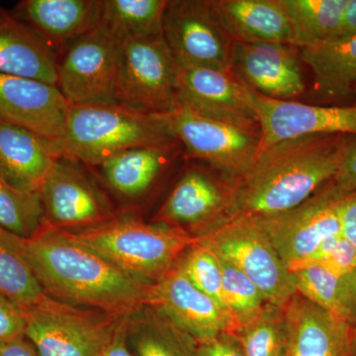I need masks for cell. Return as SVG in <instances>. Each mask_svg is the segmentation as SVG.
Listing matches in <instances>:
<instances>
[{
    "mask_svg": "<svg viewBox=\"0 0 356 356\" xmlns=\"http://www.w3.org/2000/svg\"><path fill=\"white\" fill-rule=\"evenodd\" d=\"M353 95L356 96V86H355V88H353Z\"/></svg>",
    "mask_w": 356,
    "mask_h": 356,
    "instance_id": "cell-45",
    "label": "cell"
},
{
    "mask_svg": "<svg viewBox=\"0 0 356 356\" xmlns=\"http://www.w3.org/2000/svg\"><path fill=\"white\" fill-rule=\"evenodd\" d=\"M120 43L100 27L58 58L57 86L70 105L116 102Z\"/></svg>",
    "mask_w": 356,
    "mask_h": 356,
    "instance_id": "cell-13",
    "label": "cell"
},
{
    "mask_svg": "<svg viewBox=\"0 0 356 356\" xmlns=\"http://www.w3.org/2000/svg\"><path fill=\"white\" fill-rule=\"evenodd\" d=\"M126 339L134 356H198L197 341L149 306L126 317Z\"/></svg>",
    "mask_w": 356,
    "mask_h": 356,
    "instance_id": "cell-26",
    "label": "cell"
},
{
    "mask_svg": "<svg viewBox=\"0 0 356 356\" xmlns=\"http://www.w3.org/2000/svg\"><path fill=\"white\" fill-rule=\"evenodd\" d=\"M178 65L163 35L120 42L116 102L154 115L172 113L178 99Z\"/></svg>",
    "mask_w": 356,
    "mask_h": 356,
    "instance_id": "cell-7",
    "label": "cell"
},
{
    "mask_svg": "<svg viewBox=\"0 0 356 356\" xmlns=\"http://www.w3.org/2000/svg\"><path fill=\"white\" fill-rule=\"evenodd\" d=\"M70 233L129 275L151 285L198 241L180 229L147 224L134 213H119L100 226Z\"/></svg>",
    "mask_w": 356,
    "mask_h": 356,
    "instance_id": "cell-4",
    "label": "cell"
},
{
    "mask_svg": "<svg viewBox=\"0 0 356 356\" xmlns=\"http://www.w3.org/2000/svg\"><path fill=\"white\" fill-rule=\"evenodd\" d=\"M233 41L296 47L289 16L280 0H211Z\"/></svg>",
    "mask_w": 356,
    "mask_h": 356,
    "instance_id": "cell-23",
    "label": "cell"
},
{
    "mask_svg": "<svg viewBox=\"0 0 356 356\" xmlns=\"http://www.w3.org/2000/svg\"><path fill=\"white\" fill-rule=\"evenodd\" d=\"M177 266L199 290L215 300L227 312L222 297V268L212 250L197 241L185 250Z\"/></svg>",
    "mask_w": 356,
    "mask_h": 356,
    "instance_id": "cell-34",
    "label": "cell"
},
{
    "mask_svg": "<svg viewBox=\"0 0 356 356\" xmlns=\"http://www.w3.org/2000/svg\"><path fill=\"white\" fill-rule=\"evenodd\" d=\"M350 138L308 136L262 149L250 172L238 180L231 219L273 216L305 202L336 177Z\"/></svg>",
    "mask_w": 356,
    "mask_h": 356,
    "instance_id": "cell-2",
    "label": "cell"
},
{
    "mask_svg": "<svg viewBox=\"0 0 356 356\" xmlns=\"http://www.w3.org/2000/svg\"><path fill=\"white\" fill-rule=\"evenodd\" d=\"M291 21L296 47L339 38L348 0H280Z\"/></svg>",
    "mask_w": 356,
    "mask_h": 356,
    "instance_id": "cell-28",
    "label": "cell"
},
{
    "mask_svg": "<svg viewBox=\"0 0 356 356\" xmlns=\"http://www.w3.org/2000/svg\"><path fill=\"white\" fill-rule=\"evenodd\" d=\"M197 353L198 356H245L242 344L232 332L197 341Z\"/></svg>",
    "mask_w": 356,
    "mask_h": 356,
    "instance_id": "cell-37",
    "label": "cell"
},
{
    "mask_svg": "<svg viewBox=\"0 0 356 356\" xmlns=\"http://www.w3.org/2000/svg\"><path fill=\"white\" fill-rule=\"evenodd\" d=\"M0 356H40L33 344L24 339L0 344Z\"/></svg>",
    "mask_w": 356,
    "mask_h": 356,
    "instance_id": "cell-42",
    "label": "cell"
},
{
    "mask_svg": "<svg viewBox=\"0 0 356 356\" xmlns=\"http://www.w3.org/2000/svg\"><path fill=\"white\" fill-rule=\"evenodd\" d=\"M58 60L34 32L14 17L0 13V74L44 83L58 81Z\"/></svg>",
    "mask_w": 356,
    "mask_h": 356,
    "instance_id": "cell-25",
    "label": "cell"
},
{
    "mask_svg": "<svg viewBox=\"0 0 356 356\" xmlns=\"http://www.w3.org/2000/svg\"><path fill=\"white\" fill-rule=\"evenodd\" d=\"M341 234L356 248V189L343 193L341 201Z\"/></svg>",
    "mask_w": 356,
    "mask_h": 356,
    "instance_id": "cell-40",
    "label": "cell"
},
{
    "mask_svg": "<svg viewBox=\"0 0 356 356\" xmlns=\"http://www.w3.org/2000/svg\"><path fill=\"white\" fill-rule=\"evenodd\" d=\"M91 173L83 163L60 154L40 189L44 222L79 232L105 224L119 214Z\"/></svg>",
    "mask_w": 356,
    "mask_h": 356,
    "instance_id": "cell-10",
    "label": "cell"
},
{
    "mask_svg": "<svg viewBox=\"0 0 356 356\" xmlns=\"http://www.w3.org/2000/svg\"><path fill=\"white\" fill-rule=\"evenodd\" d=\"M0 294L24 311L46 298L31 267L14 243L13 234L0 228Z\"/></svg>",
    "mask_w": 356,
    "mask_h": 356,
    "instance_id": "cell-29",
    "label": "cell"
},
{
    "mask_svg": "<svg viewBox=\"0 0 356 356\" xmlns=\"http://www.w3.org/2000/svg\"><path fill=\"white\" fill-rule=\"evenodd\" d=\"M161 33L178 67L231 70L233 39L211 0H168Z\"/></svg>",
    "mask_w": 356,
    "mask_h": 356,
    "instance_id": "cell-11",
    "label": "cell"
},
{
    "mask_svg": "<svg viewBox=\"0 0 356 356\" xmlns=\"http://www.w3.org/2000/svg\"><path fill=\"white\" fill-rule=\"evenodd\" d=\"M198 241L242 271L269 304L284 307L296 294L294 275L255 218H233Z\"/></svg>",
    "mask_w": 356,
    "mask_h": 356,
    "instance_id": "cell-5",
    "label": "cell"
},
{
    "mask_svg": "<svg viewBox=\"0 0 356 356\" xmlns=\"http://www.w3.org/2000/svg\"><path fill=\"white\" fill-rule=\"evenodd\" d=\"M60 156L55 143L28 129L0 120V175L15 188L39 194Z\"/></svg>",
    "mask_w": 356,
    "mask_h": 356,
    "instance_id": "cell-22",
    "label": "cell"
},
{
    "mask_svg": "<svg viewBox=\"0 0 356 356\" xmlns=\"http://www.w3.org/2000/svg\"><path fill=\"white\" fill-rule=\"evenodd\" d=\"M292 273L298 294L346 322V314L339 298L341 276L316 264L299 267Z\"/></svg>",
    "mask_w": 356,
    "mask_h": 356,
    "instance_id": "cell-33",
    "label": "cell"
},
{
    "mask_svg": "<svg viewBox=\"0 0 356 356\" xmlns=\"http://www.w3.org/2000/svg\"><path fill=\"white\" fill-rule=\"evenodd\" d=\"M238 180L220 179L201 166L189 165L177 180L153 222L201 238L232 217Z\"/></svg>",
    "mask_w": 356,
    "mask_h": 356,
    "instance_id": "cell-12",
    "label": "cell"
},
{
    "mask_svg": "<svg viewBox=\"0 0 356 356\" xmlns=\"http://www.w3.org/2000/svg\"><path fill=\"white\" fill-rule=\"evenodd\" d=\"M44 222L40 194L21 191L0 175V228L29 238Z\"/></svg>",
    "mask_w": 356,
    "mask_h": 356,
    "instance_id": "cell-32",
    "label": "cell"
},
{
    "mask_svg": "<svg viewBox=\"0 0 356 356\" xmlns=\"http://www.w3.org/2000/svg\"><path fill=\"white\" fill-rule=\"evenodd\" d=\"M353 35H356V0H348L339 38L353 36Z\"/></svg>",
    "mask_w": 356,
    "mask_h": 356,
    "instance_id": "cell-43",
    "label": "cell"
},
{
    "mask_svg": "<svg viewBox=\"0 0 356 356\" xmlns=\"http://www.w3.org/2000/svg\"><path fill=\"white\" fill-rule=\"evenodd\" d=\"M334 184L343 193L356 189V137L350 136L343 163L334 178Z\"/></svg>",
    "mask_w": 356,
    "mask_h": 356,
    "instance_id": "cell-38",
    "label": "cell"
},
{
    "mask_svg": "<svg viewBox=\"0 0 356 356\" xmlns=\"http://www.w3.org/2000/svg\"><path fill=\"white\" fill-rule=\"evenodd\" d=\"M25 312V337L40 356H102L121 318L49 296Z\"/></svg>",
    "mask_w": 356,
    "mask_h": 356,
    "instance_id": "cell-8",
    "label": "cell"
},
{
    "mask_svg": "<svg viewBox=\"0 0 356 356\" xmlns=\"http://www.w3.org/2000/svg\"><path fill=\"white\" fill-rule=\"evenodd\" d=\"M181 145L128 149L89 168L119 200L135 209L181 153Z\"/></svg>",
    "mask_w": 356,
    "mask_h": 356,
    "instance_id": "cell-21",
    "label": "cell"
},
{
    "mask_svg": "<svg viewBox=\"0 0 356 356\" xmlns=\"http://www.w3.org/2000/svg\"><path fill=\"white\" fill-rule=\"evenodd\" d=\"M70 108L55 84L0 74V120L28 129L57 145Z\"/></svg>",
    "mask_w": 356,
    "mask_h": 356,
    "instance_id": "cell-18",
    "label": "cell"
},
{
    "mask_svg": "<svg viewBox=\"0 0 356 356\" xmlns=\"http://www.w3.org/2000/svg\"><path fill=\"white\" fill-rule=\"evenodd\" d=\"M13 240L51 299L116 318L149 306L151 284L129 275L70 232L44 222L31 238L13 235Z\"/></svg>",
    "mask_w": 356,
    "mask_h": 356,
    "instance_id": "cell-1",
    "label": "cell"
},
{
    "mask_svg": "<svg viewBox=\"0 0 356 356\" xmlns=\"http://www.w3.org/2000/svg\"><path fill=\"white\" fill-rule=\"evenodd\" d=\"M217 257L222 268L225 307L233 323L234 334L269 303L264 293L242 271L220 255Z\"/></svg>",
    "mask_w": 356,
    "mask_h": 356,
    "instance_id": "cell-31",
    "label": "cell"
},
{
    "mask_svg": "<svg viewBox=\"0 0 356 356\" xmlns=\"http://www.w3.org/2000/svg\"><path fill=\"white\" fill-rule=\"evenodd\" d=\"M231 72L266 97L294 100L305 92L298 54L287 44L233 41Z\"/></svg>",
    "mask_w": 356,
    "mask_h": 356,
    "instance_id": "cell-16",
    "label": "cell"
},
{
    "mask_svg": "<svg viewBox=\"0 0 356 356\" xmlns=\"http://www.w3.org/2000/svg\"><path fill=\"white\" fill-rule=\"evenodd\" d=\"M343 195L331 180L291 210L255 218L291 273L308 264L325 241L341 235Z\"/></svg>",
    "mask_w": 356,
    "mask_h": 356,
    "instance_id": "cell-9",
    "label": "cell"
},
{
    "mask_svg": "<svg viewBox=\"0 0 356 356\" xmlns=\"http://www.w3.org/2000/svg\"><path fill=\"white\" fill-rule=\"evenodd\" d=\"M179 144L159 115L119 102L70 105L57 147L62 156L95 168L122 152Z\"/></svg>",
    "mask_w": 356,
    "mask_h": 356,
    "instance_id": "cell-3",
    "label": "cell"
},
{
    "mask_svg": "<svg viewBox=\"0 0 356 356\" xmlns=\"http://www.w3.org/2000/svg\"><path fill=\"white\" fill-rule=\"evenodd\" d=\"M250 98L259 120L261 151L308 136L343 134L356 137V103L306 104L295 100L273 99L252 89Z\"/></svg>",
    "mask_w": 356,
    "mask_h": 356,
    "instance_id": "cell-14",
    "label": "cell"
},
{
    "mask_svg": "<svg viewBox=\"0 0 356 356\" xmlns=\"http://www.w3.org/2000/svg\"><path fill=\"white\" fill-rule=\"evenodd\" d=\"M313 74V92L321 102L344 105L356 86V35L301 49Z\"/></svg>",
    "mask_w": 356,
    "mask_h": 356,
    "instance_id": "cell-24",
    "label": "cell"
},
{
    "mask_svg": "<svg viewBox=\"0 0 356 356\" xmlns=\"http://www.w3.org/2000/svg\"><path fill=\"white\" fill-rule=\"evenodd\" d=\"M159 116L170 126L187 159L202 161L229 179H243L261 153L259 127L213 120L182 106Z\"/></svg>",
    "mask_w": 356,
    "mask_h": 356,
    "instance_id": "cell-6",
    "label": "cell"
},
{
    "mask_svg": "<svg viewBox=\"0 0 356 356\" xmlns=\"http://www.w3.org/2000/svg\"><path fill=\"white\" fill-rule=\"evenodd\" d=\"M320 264L341 276L356 267V248L343 234L325 241L307 264ZM306 266V264H305Z\"/></svg>",
    "mask_w": 356,
    "mask_h": 356,
    "instance_id": "cell-35",
    "label": "cell"
},
{
    "mask_svg": "<svg viewBox=\"0 0 356 356\" xmlns=\"http://www.w3.org/2000/svg\"><path fill=\"white\" fill-rule=\"evenodd\" d=\"M26 312L0 294V344L24 339Z\"/></svg>",
    "mask_w": 356,
    "mask_h": 356,
    "instance_id": "cell-36",
    "label": "cell"
},
{
    "mask_svg": "<svg viewBox=\"0 0 356 356\" xmlns=\"http://www.w3.org/2000/svg\"><path fill=\"white\" fill-rule=\"evenodd\" d=\"M149 306L170 318L196 341L232 332L229 314L215 300L199 290L179 267L175 266L154 283Z\"/></svg>",
    "mask_w": 356,
    "mask_h": 356,
    "instance_id": "cell-17",
    "label": "cell"
},
{
    "mask_svg": "<svg viewBox=\"0 0 356 356\" xmlns=\"http://www.w3.org/2000/svg\"><path fill=\"white\" fill-rule=\"evenodd\" d=\"M351 334H353V346L355 355L356 356V327L351 329Z\"/></svg>",
    "mask_w": 356,
    "mask_h": 356,
    "instance_id": "cell-44",
    "label": "cell"
},
{
    "mask_svg": "<svg viewBox=\"0 0 356 356\" xmlns=\"http://www.w3.org/2000/svg\"><path fill=\"white\" fill-rule=\"evenodd\" d=\"M168 0H100L98 27L120 43L163 35Z\"/></svg>",
    "mask_w": 356,
    "mask_h": 356,
    "instance_id": "cell-27",
    "label": "cell"
},
{
    "mask_svg": "<svg viewBox=\"0 0 356 356\" xmlns=\"http://www.w3.org/2000/svg\"><path fill=\"white\" fill-rule=\"evenodd\" d=\"M339 298L346 322L351 327H356V267L339 278Z\"/></svg>",
    "mask_w": 356,
    "mask_h": 356,
    "instance_id": "cell-39",
    "label": "cell"
},
{
    "mask_svg": "<svg viewBox=\"0 0 356 356\" xmlns=\"http://www.w3.org/2000/svg\"><path fill=\"white\" fill-rule=\"evenodd\" d=\"M180 106L194 113L245 128L259 127L250 89L231 72L178 67Z\"/></svg>",
    "mask_w": 356,
    "mask_h": 356,
    "instance_id": "cell-15",
    "label": "cell"
},
{
    "mask_svg": "<svg viewBox=\"0 0 356 356\" xmlns=\"http://www.w3.org/2000/svg\"><path fill=\"white\" fill-rule=\"evenodd\" d=\"M11 13L58 60L70 44L98 27L100 0H22Z\"/></svg>",
    "mask_w": 356,
    "mask_h": 356,
    "instance_id": "cell-19",
    "label": "cell"
},
{
    "mask_svg": "<svg viewBox=\"0 0 356 356\" xmlns=\"http://www.w3.org/2000/svg\"><path fill=\"white\" fill-rule=\"evenodd\" d=\"M102 356H134L126 339V317L117 321Z\"/></svg>",
    "mask_w": 356,
    "mask_h": 356,
    "instance_id": "cell-41",
    "label": "cell"
},
{
    "mask_svg": "<svg viewBox=\"0 0 356 356\" xmlns=\"http://www.w3.org/2000/svg\"><path fill=\"white\" fill-rule=\"evenodd\" d=\"M286 356H355L346 321L296 293L284 306Z\"/></svg>",
    "mask_w": 356,
    "mask_h": 356,
    "instance_id": "cell-20",
    "label": "cell"
},
{
    "mask_svg": "<svg viewBox=\"0 0 356 356\" xmlns=\"http://www.w3.org/2000/svg\"><path fill=\"white\" fill-rule=\"evenodd\" d=\"M234 334L242 344L245 356H286L284 307L267 304L257 317Z\"/></svg>",
    "mask_w": 356,
    "mask_h": 356,
    "instance_id": "cell-30",
    "label": "cell"
}]
</instances>
